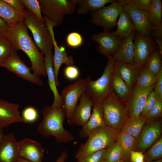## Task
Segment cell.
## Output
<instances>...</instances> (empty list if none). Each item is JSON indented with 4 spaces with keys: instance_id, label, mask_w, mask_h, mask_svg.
I'll return each instance as SVG.
<instances>
[{
    "instance_id": "obj_1",
    "label": "cell",
    "mask_w": 162,
    "mask_h": 162,
    "mask_svg": "<svg viewBox=\"0 0 162 162\" xmlns=\"http://www.w3.org/2000/svg\"><path fill=\"white\" fill-rule=\"evenodd\" d=\"M27 28L24 20H22L9 26L4 36L10 41L14 49L21 50L27 56L34 74L39 76H46L43 54L29 35Z\"/></svg>"
},
{
    "instance_id": "obj_2",
    "label": "cell",
    "mask_w": 162,
    "mask_h": 162,
    "mask_svg": "<svg viewBox=\"0 0 162 162\" xmlns=\"http://www.w3.org/2000/svg\"><path fill=\"white\" fill-rule=\"evenodd\" d=\"M42 112L43 118L37 128L40 135L47 137L53 136L58 142L66 143L74 139L72 134L63 126L66 115L63 105L45 106Z\"/></svg>"
},
{
    "instance_id": "obj_3",
    "label": "cell",
    "mask_w": 162,
    "mask_h": 162,
    "mask_svg": "<svg viewBox=\"0 0 162 162\" xmlns=\"http://www.w3.org/2000/svg\"><path fill=\"white\" fill-rule=\"evenodd\" d=\"M120 133L106 124L95 129L89 135L86 142L80 145L75 155V159L78 160L106 149L118 141Z\"/></svg>"
},
{
    "instance_id": "obj_4",
    "label": "cell",
    "mask_w": 162,
    "mask_h": 162,
    "mask_svg": "<svg viewBox=\"0 0 162 162\" xmlns=\"http://www.w3.org/2000/svg\"><path fill=\"white\" fill-rule=\"evenodd\" d=\"M107 63L102 76L98 79L92 80L89 76L85 78V94L93 104L102 101L112 91V79L115 60L112 56L107 58Z\"/></svg>"
},
{
    "instance_id": "obj_5",
    "label": "cell",
    "mask_w": 162,
    "mask_h": 162,
    "mask_svg": "<svg viewBox=\"0 0 162 162\" xmlns=\"http://www.w3.org/2000/svg\"><path fill=\"white\" fill-rule=\"evenodd\" d=\"M101 104L106 124L120 132L128 119L124 102L112 91Z\"/></svg>"
},
{
    "instance_id": "obj_6",
    "label": "cell",
    "mask_w": 162,
    "mask_h": 162,
    "mask_svg": "<svg viewBox=\"0 0 162 162\" xmlns=\"http://www.w3.org/2000/svg\"><path fill=\"white\" fill-rule=\"evenodd\" d=\"M44 17L51 21L54 26L61 24L65 16L76 10V0H38Z\"/></svg>"
},
{
    "instance_id": "obj_7",
    "label": "cell",
    "mask_w": 162,
    "mask_h": 162,
    "mask_svg": "<svg viewBox=\"0 0 162 162\" xmlns=\"http://www.w3.org/2000/svg\"><path fill=\"white\" fill-rule=\"evenodd\" d=\"M24 21L27 28L31 31L35 44L43 54L49 50H52L53 47L52 38L45 22L39 21L28 9H26Z\"/></svg>"
},
{
    "instance_id": "obj_8",
    "label": "cell",
    "mask_w": 162,
    "mask_h": 162,
    "mask_svg": "<svg viewBox=\"0 0 162 162\" xmlns=\"http://www.w3.org/2000/svg\"><path fill=\"white\" fill-rule=\"evenodd\" d=\"M160 118L147 119L136 138L134 151L144 153L160 138L162 133Z\"/></svg>"
},
{
    "instance_id": "obj_9",
    "label": "cell",
    "mask_w": 162,
    "mask_h": 162,
    "mask_svg": "<svg viewBox=\"0 0 162 162\" xmlns=\"http://www.w3.org/2000/svg\"><path fill=\"white\" fill-rule=\"evenodd\" d=\"M16 51L14 49L9 56L0 63V66L6 68L19 77L32 83L42 86L43 82L39 76L31 72V68L21 60Z\"/></svg>"
},
{
    "instance_id": "obj_10",
    "label": "cell",
    "mask_w": 162,
    "mask_h": 162,
    "mask_svg": "<svg viewBox=\"0 0 162 162\" xmlns=\"http://www.w3.org/2000/svg\"><path fill=\"white\" fill-rule=\"evenodd\" d=\"M155 85L148 87H141L136 84L131 89L123 102L128 119L139 116L145 106L147 98L153 90Z\"/></svg>"
},
{
    "instance_id": "obj_11",
    "label": "cell",
    "mask_w": 162,
    "mask_h": 162,
    "mask_svg": "<svg viewBox=\"0 0 162 162\" xmlns=\"http://www.w3.org/2000/svg\"><path fill=\"white\" fill-rule=\"evenodd\" d=\"M123 7L116 1L108 6L91 13V22L103 28L104 32H109L116 26L117 20Z\"/></svg>"
},
{
    "instance_id": "obj_12",
    "label": "cell",
    "mask_w": 162,
    "mask_h": 162,
    "mask_svg": "<svg viewBox=\"0 0 162 162\" xmlns=\"http://www.w3.org/2000/svg\"><path fill=\"white\" fill-rule=\"evenodd\" d=\"M86 86L85 79H79L62 90L60 95L68 121L71 118L77 102L84 92Z\"/></svg>"
},
{
    "instance_id": "obj_13",
    "label": "cell",
    "mask_w": 162,
    "mask_h": 162,
    "mask_svg": "<svg viewBox=\"0 0 162 162\" xmlns=\"http://www.w3.org/2000/svg\"><path fill=\"white\" fill-rule=\"evenodd\" d=\"M150 36L134 33V64L140 70L145 68L151 53L158 49Z\"/></svg>"
},
{
    "instance_id": "obj_14",
    "label": "cell",
    "mask_w": 162,
    "mask_h": 162,
    "mask_svg": "<svg viewBox=\"0 0 162 162\" xmlns=\"http://www.w3.org/2000/svg\"><path fill=\"white\" fill-rule=\"evenodd\" d=\"M52 37L54 54L53 56V70L57 87L59 85L58 81V75L61 65L65 64L67 66L74 65V61L71 56H68L66 50L65 46L63 45L58 46L53 31L54 26L53 23L45 17L44 18Z\"/></svg>"
},
{
    "instance_id": "obj_15",
    "label": "cell",
    "mask_w": 162,
    "mask_h": 162,
    "mask_svg": "<svg viewBox=\"0 0 162 162\" xmlns=\"http://www.w3.org/2000/svg\"><path fill=\"white\" fill-rule=\"evenodd\" d=\"M123 7L132 21L134 30L143 36H150L152 27L148 20L146 11L136 8L130 4L125 5Z\"/></svg>"
},
{
    "instance_id": "obj_16",
    "label": "cell",
    "mask_w": 162,
    "mask_h": 162,
    "mask_svg": "<svg viewBox=\"0 0 162 162\" xmlns=\"http://www.w3.org/2000/svg\"><path fill=\"white\" fill-rule=\"evenodd\" d=\"M91 39L99 44V51L107 58L112 56L122 39L116 35L112 31H104L94 34L91 36Z\"/></svg>"
},
{
    "instance_id": "obj_17",
    "label": "cell",
    "mask_w": 162,
    "mask_h": 162,
    "mask_svg": "<svg viewBox=\"0 0 162 162\" xmlns=\"http://www.w3.org/2000/svg\"><path fill=\"white\" fill-rule=\"evenodd\" d=\"M18 143L20 157L32 162H42L44 150L40 142L25 138Z\"/></svg>"
},
{
    "instance_id": "obj_18",
    "label": "cell",
    "mask_w": 162,
    "mask_h": 162,
    "mask_svg": "<svg viewBox=\"0 0 162 162\" xmlns=\"http://www.w3.org/2000/svg\"><path fill=\"white\" fill-rule=\"evenodd\" d=\"M19 104L0 98V128L8 127L15 122L26 123L21 117Z\"/></svg>"
},
{
    "instance_id": "obj_19",
    "label": "cell",
    "mask_w": 162,
    "mask_h": 162,
    "mask_svg": "<svg viewBox=\"0 0 162 162\" xmlns=\"http://www.w3.org/2000/svg\"><path fill=\"white\" fill-rule=\"evenodd\" d=\"M79 104L76 107L71 119L68 121L72 125L82 126L89 119L93 104L89 98L84 92L79 98Z\"/></svg>"
},
{
    "instance_id": "obj_20",
    "label": "cell",
    "mask_w": 162,
    "mask_h": 162,
    "mask_svg": "<svg viewBox=\"0 0 162 162\" xmlns=\"http://www.w3.org/2000/svg\"><path fill=\"white\" fill-rule=\"evenodd\" d=\"M19 157L18 141L14 134L5 135L0 143V162H16Z\"/></svg>"
},
{
    "instance_id": "obj_21",
    "label": "cell",
    "mask_w": 162,
    "mask_h": 162,
    "mask_svg": "<svg viewBox=\"0 0 162 162\" xmlns=\"http://www.w3.org/2000/svg\"><path fill=\"white\" fill-rule=\"evenodd\" d=\"M133 31L127 37L122 38L116 50L112 55L115 61L134 64V38Z\"/></svg>"
},
{
    "instance_id": "obj_22",
    "label": "cell",
    "mask_w": 162,
    "mask_h": 162,
    "mask_svg": "<svg viewBox=\"0 0 162 162\" xmlns=\"http://www.w3.org/2000/svg\"><path fill=\"white\" fill-rule=\"evenodd\" d=\"M93 107L92 112L89 119L82 126L79 131V135L82 138H87L93 130L106 125L103 118L101 103L94 104Z\"/></svg>"
},
{
    "instance_id": "obj_23",
    "label": "cell",
    "mask_w": 162,
    "mask_h": 162,
    "mask_svg": "<svg viewBox=\"0 0 162 162\" xmlns=\"http://www.w3.org/2000/svg\"><path fill=\"white\" fill-rule=\"evenodd\" d=\"M44 55L45 66L48 78V83L50 89L52 92L54 99L52 106L63 105L61 95L57 89L53 70V55L52 50L48 51Z\"/></svg>"
},
{
    "instance_id": "obj_24",
    "label": "cell",
    "mask_w": 162,
    "mask_h": 162,
    "mask_svg": "<svg viewBox=\"0 0 162 162\" xmlns=\"http://www.w3.org/2000/svg\"><path fill=\"white\" fill-rule=\"evenodd\" d=\"M114 65L131 89L136 83L140 70L134 64L115 60Z\"/></svg>"
},
{
    "instance_id": "obj_25",
    "label": "cell",
    "mask_w": 162,
    "mask_h": 162,
    "mask_svg": "<svg viewBox=\"0 0 162 162\" xmlns=\"http://www.w3.org/2000/svg\"><path fill=\"white\" fill-rule=\"evenodd\" d=\"M26 12L16 10L3 0H0V17L9 26L23 20Z\"/></svg>"
},
{
    "instance_id": "obj_26",
    "label": "cell",
    "mask_w": 162,
    "mask_h": 162,
    "mask_svg": "<svg viewBox=\"0 0 162 162\" xmlns=\"http://www.w3.org/2000/svg\"><path fill=\"white\" fill-rule=\"evenodd\" d=\"M78 7L77 13L85 15L98 10L108 3L116 2L115 0H76Z\"/></svg>"
},
{
    "instance_id": "obj_27",
    "label": "cell",
    "mask_w": 162,
    "mask_h": 162,
    "mask_svg": "<svg viewBox=\"0 0 162 162\" xmlns=\"http://www.w3.org/2000/svg\"><path fill=\"white\" fill-rule=\"evenodd\" d=\"M112 91L123 102L130 91V89L122 78L114 65L112 79Z\"/></svg>"
},
{
    "instance_id": "obj_28",
    "label": "cell",
    "mask_w": 162,
    "mask_h": 162,
    "mask_svg": "<svg viewBox=\"0 0 162 162\" xmlns=\"http://www.w3.org/2000/svg\"><path fill=\"white\" fill-rule=\"evenodd\" d=\"M136 138L128 134L120 131L118 142L121 149L122 159L124 162H131L130 153L134 151Z\"/></svg>"
},
{
    "instance_id": "obj_29",
    "label": "cell",
    "mask_w": 162,
    "mask_h": 162,
    "mask_svg": "<svg viewBox=\"0 0 162 162\" xmlns=\"http://www.w3.org/2000/svg\"><path fill=\"white\" fill-rule=\"evenodd\" d=\"M115 34L122 38L128 36L134 28L132 21L128 14L123 9L121 12L116 22Z\"/></svg>"
},
{
    "instance_id": "obj_30",
    "label": "cell",
    "mask_w": 162,
    "mask_h": 162,
    "mask_svg": "<svg viewBox=\"0 0 162 162\" xmlns=\"http://www.w3.org/2000/svg\"><path fill=\"white\" fill-rule=\"evenodd\" d=\"M147 119L144 116L128 119L120 131L125 132L133 137L137 138Z\"/></svg>"
},
{
    "instance_id": "obj_31",
    "label": "cell",
    "mask_w": 162,
    "mask_h": 162,
    "mask_svg": "<svg viewBox=\"0 0 162 162\" xmlns=\"http://www.w3.org/2000/svg\"><path fill=\"white\" fill-rule=\"evenodd\" d=\"M146 11L152 27L162 22V4L160 0H152Z\"/></svg>"
},
{
    "instance_id": "obj_32",
    "label": "cell",
    "mask_w": 162,
    "mask_h": 162,
    "mask_svg": "<svg viewBox=\"0 0 162 162\" xmlns=\"http://www.w3.org/2000/svg\"><path fill=\"white\" fill-rule=\"evenodd\" d=\"M157 77L158 74L145 68L140 70L136 84L142 88L148 87L155 84Z\"/></svg>"
},
{
    "instance_id": "obj_33",
    "label": "cell",
    "mask_w": 162,
    "mask_h": 162,
    "mask_svg": "<svg viewBox=\"0 0 162 162\" xmlns=\"http://www.w3.org/2000/svg\"><path fill=\"white\" fill-rule=\"evenodd\" d=\"M162 56L158 48L154 50L150 54L145 68L150 72L158 74L162 68Z\"/></svg>"
},
{
    "instance_id": "obj_34",
    "label": "cell",
    "mask_w": 162,
    "mask_h": 162,
    "mask_svg": "<svg viewBox=\"0 0 162 162\" xmlns=\"http://www.w3.org/2000/svg\"><path fill=\"white\" fill-rule=\"evenodd\" d=\"M150 148L143 154L145 162H151L162 159V137L160 138L153 144Z\"/></svg>"
},
{
    "instance_id": "obj_35",
    "label": "cell",
    "mask_w": 162,
    "mask_h": 162,
    "mask_svg": "<svg viewBox=\"0 0 162 162\" xmlns=\"http://www.w3.org/2000/svg\"><path fill=\"white\" fill-rule=\"evenodd\" d=\"M104 158L105 162H119L122 160L121 149L118 141L105 149Z\"/></svg>"
},
{
    "instance_id": "obj_36",
    "label": "cell",
    "mask_w": 162,
    "mask_h": 162,
    "mask_svg": "<svg viewBox=\"0 0 162 162\" xmlns=\"http://www.w3.org/2000/svg\"><path fill=\"white\" fill-rule=\"evenodd\" d=\"M14 49L7 37L5 36H0V63L9 56Z\"/></svg>"
},
{
    "instance_id": "obj_37",
    "label": "cell",
    "mask_w": 162,
    "mask_h": 162,
    "mask_svg": "<svg viewBox=\"0 0 162 162\" xmlns=\"http://www.w3.org/2000/svg\"><path fill=\"white\" fill-rule=\"evenodd\" d=\"M26 9L31 11L39 21L44 22L40 6L38 0H21Z\"/></svg>"
},
{
    "instance_id": "obj_38",
    "label": "cell",
    "mask_w": 162,
    "mask_h": 162,
    "mask_svg": "<svg viewBox=\"0 0 162 162\" xmlns=\"http://www.w3.org/2000/svg\"><path fill=\"white\" fill-rule=\"evenodd\" d=\"M152 0H118L116 2L123 6L126 4H130L139 9L146 11Z\"/></svg>"
},
{
    "instance_id": "obj_39",
    "label": "cell",
    "mask_w": 162,
    "mask_h": 162,
    "mask_svg": "<svg viewBox=\"0 0 162 162\" xmlns=\"http://www.w3.org/2000/svg\"><path fill=\"white\" fill-rule=\"evenodd\" d=\"M66 42L69 47L76 48L82 45L83 39L82 35L79 33L76 32H71L67 35Z\"/></svg>"
},
{
    "instance_id": "obj_40",
    "label": "cell",
    "mask_w": 162,
    "mask_h": 162,
    "mask_svg": "<svg viewBox=\"0 0 162 162\" xmlns=\"http://www.w3.org/2000/svg\"><path fill=\"white\" fill-rule=\"evenodd\" d=\"M159 99H160L156 95L153 90L148 95L145 106L140 115L142 116H144L153 108Z\"/></svg>"
},
{
    "instance_id": "obj_41",
    "label": "cell",
    "mask_w": 162,
    "mask_h": 162,
    "mask_svg": "<svg viewBox=\"0 0 162 162\" xmlns=\"http://www.w3.org/2000/svg\"><path fill=\"white\" fill-rule=\"evenodd\" d=\"M105 149L90 154L85 158L77 160V162H105L104 155Z\"/></svg>"
},
{
    "instance_id": "obj_42",
    "label": "cell",
    "mask_w": 162,
    "mask_h": 162,
    "mask_svg": "<svg viewBox=\"0 0 162 162\" xmlns=\"http://www.w3.org/2000/svg\"><path fill=\"white\" fill-rule=\"evenodd\" d=\"M38 116V112L34 108L28 106L23 110L22 117L25 121L26 123H33L37 119Z\"/></svg>"
},
{
    "instance_id": "obj_43",
    "label": "cell",
    "mask_w": 162,
    "mask_h": 162,
    "mask_svg": "<svg viewBox=\"0 0 162 162\" xmlns=\"http://www.w3.org/2000/svg\"><path fill=\"white\" fill-rule=\"evenodd\" d=\"M162 115V100L159 99L153 108L143 116L146 119L160 118Z\"/></svg>"
},
{
    "instance_id": "obj_44",
    "label": "cell",
    "mask_w": 162,
    "mask_h": 162,
    "mask_svg": "<svg viewBox=\"0 0 162 162\" xmlns=\"http://www.w3.org/2000/svg\"><path fill=\"white\" fill-rule=\"evenodd\" d=\"M64 74L66 78L70 80H75L80 74V70L77 67L74 65L67 66L64 68Z\"/></svg>"
},
{
    "instance_id": "obj_45",
    "label": "cell",
    "mask_w": 162,
    "mask_h": 162,
    "mask_svg": "<svg viewBox=\"0 0 162 162\" xmlns=\"http://www.w3.org/2000/svg\"><path fill=\"white\" fill-rule=\"evenodd\" d=\"M153 91L158 98L162 100V68L158 74Z\"/></svg>"
},
{
    "instance_id": "obj_46",
    "label": "cell",
    "mask_w": 162,
    "mask_h": 162,
    "mask_svg": "<svg viewBox=\"0 0 162 162\" xmlns=\"http://www.w3.org/2000/svg\"><path fill=\"white\" fill-rule=\"evenodd\" d=\"M14 9L23 12H26V9L21 0H3Z\"/></svg>"
},
{
    "instance_id": "obj_47",
    "label": "cell",
    "mask_w": 162,
    "mask_h": 162,
    "mask_svg": "<svg viewBox=\"0 0 162 162\" xmlns=\"http://www.w3.org/2000/svg\"><path fill=\"white\" fill-rule=\"evenodd\" d=\"M131 162H142L144 161V154L141 152L133 151L131 152Z\"/></svg>"
},
{
    "instance_id": "obj_48",
    "label": "cell",
    "mask_w": 162,
    "mask_h": 162,
    "mask_svg": "<svg viewBox=\"0 0 162 162\" xmlns=\"http://www.w3.org/2000/svg\"><path fill=\"white\" fill-rule=\"evenodd\" d=\"M151 34L154 38L162 39V22L152 27Z\"/></svg>"
},
{
    "instance_id": "obj_49",
    "label": "cell",
    "mask_w": 162,
    "mask_h": 162,
    "mask_svg": "<svg viewBox=\"0 0 162 162\" xmlns=\"http://www.w3.org/2000/svg\"><path fill=\"white\" fill-rule=\"evenodd\" d=\"M9 26L3 19L0 17V36L5 35Z\"/></svg>"
},
{
    "instance_id": "obj_50",
    "label": "cell",
    "mask_w": 162,
    "mask_h": 162,
    "mask_svg": "<svg viewBox=\"0 0 162 162\" xmlns=\"http://www.w3.org/2000/svg\"><path fill=\"white\" fill-rule=\"evenodd\" d=\"M154 38L155 42L157 44L158 48L162 56V39L158 38Z\"/></svg>"
},
{
    "instance_id": "obj_51",
    "label": "cell",
    "mask_w": 162,
    "mask_h": 162,
    "mask_svg": "<svg viewBox=\"0 0 162 162\" xmlns=\"http://www.w3.org/2000/svg\"><path fill=\"white\" fill-rule=\"evenodd\" d=\"M5 136V135L4 133L2 128H0V143L4 138Z\"/></svg>"
},
{
    "instance_id": "obj_52",
    "label": "cell",
    "mask_w": 162,
    "mask_h": 162,
    "mask_svg": "<svg viewBox=\"0 0 162 162\" xmlns=\"http://www.w3.org/2000/svg\"><path fill=\"white\" fill-rule=\"evenodd\" d=\"M16 162H32L22 158L20 157L18 158Z\"/></svg>"
},
{
    "instance_id": "obj_53",
    "label": "cell",
    "mask_w": 162,
    "mask_h": 162,
    "mask_svg": "<svg viewBox=\"0 0 162 162\" xmlns=\"http://www.w3.org/2000/svg\"><path fill=\"white\" fill-rule=\"evenodd\" d=\"M151 162H162V159L154 160Z\"/></svg>"
},
{
    "instance_id": "obj_54",
    "label": "cell",
    "mask_w": 162,
    "mask_h": 162,
    "mask_svg": "<svg viewBox=\"0 0 162 162\" xmlns=\"http://www.w3.org/2000/svg\"><path fill=\"white\" fill-rule=\"evenodd\" d=\"M119 162H124L123 160L122 159Z\"/></svg>"
},
{
    "instance_id": "obj_55",
    "label": "cell",
    "mask_w": 162,
    "mask_h": 162,
    "mask_svg": "<svg viewBox=\"0 0 162 162\" xmlns=\"http://www.w3.org/2000/svg\"><path fill=\"white\" fill-rule=\"evenodd\" d=\"M145 162L144 161H143V162Z\"/></svg>"
},
{
    "instance_id": "obj_56",
    "label": "cell",
    "mask_w": 162,
    "mask_h": 162,
    "mask_svg": "<svg viewBox=\"0 0 162 162\" xmlns=\"http://www.w3.org/2000/svg\"></svg>"
}]
</instances>
